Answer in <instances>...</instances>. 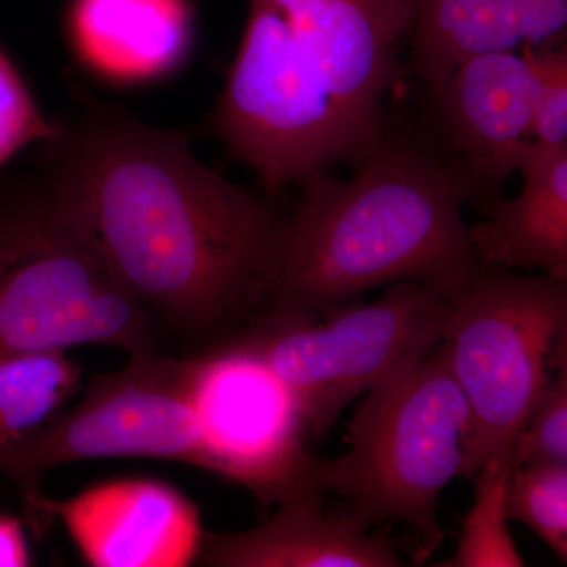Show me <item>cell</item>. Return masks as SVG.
<instances>
[{"instance_id": "7", "label": "cell", "mask_w": 567, "mask_h": 567, "mask_svg": "<svg viewBox=\"0 0 567 567\" xmlns=\"http://www.w3.org/2000/svg\"><path fill=\"white\" fill-rule=\"evenodd\" d=\"M447 289L395 282L374 303L349 301L319 319L267 309L223 344L262 361L292 394L309 435L322 440L358 395L440 341Z\"/></svg>"}, {"instance_id": "14", "label": "cell", "mask_w": 567, "mask_h": 567, "mask_svg": "<svg viewBox=\"0 0 567 567\" xmlns=\"http://www.w3.org/2000/svg\"><path fill=\"white\" fill-rule=\"evenodd\" d=\"M71 40L81 61L115 82L158 80L192 50L185 0H76Z\"/></svg>"}, {"instance_id": "5", "label": "cell", "mask_w": 567, "mask_h": 567, "mask_svg": "<svg viewBox=\"0 0 567 567\" xmlns=\"http://www.w3.org/2000/svg\"><path fill=\"white\" fill-rule=\"evenodd\" d=\"M440 341L472 415L468 480L486 462L513 468L518 432L567 365V279L486 265L447 289Z\"/></svg>"}, {"instance_id": "11", "label": "cell", "mask_w": 567, "mask_h": 567, "mask_svg": "<svg viewBox=\"0 0 567 567\" xmlns=\"http://www.w3.org/2000/svg\"><path fill=\"white\" fill-rule=\"evenodd\" d=\"M25 506L37 516L61 518L93 567H185L197 561L203 548L196 505L158 480L106 481L69 499L39 495Z\"/></svg>"}, {"instance_id": "9", "label": "cell", "mask_w": 567, "mask_h": 567, "mask_svg": "<svg viewBox=\"0 0 567 567\" xmlns=\"http://www.w3.org/2000/svg\"><path fill=\"white\" fill-rule=\"evenodd\" d=\"M429 92V117L420 126L466 175L472 204L487 215L536 142L532 58L525 50L473 55Z\"/></svg>"}, {"instance_id": "6", "label": "cell", "mask_w": 567, "mask_h": 567, "mask_svg": "<svg viewBox=\"0 0 567 567\" xmlns=\"http://www.w3.org/2000/svg\"><path fill=\"white\" fill-rule=\"evenodd\" d=\"M212 121L229 155L256 171L270 199L334 164L357 169L379 144L336 106L268 0H251Z\"/></svg>"}, {"instance_id": "1", "label": "cell", "mask_w": 567, "mask_h": 567, "mask_svg": "<svg viewBox=\"0 0 567 567\" xmlns=\"http://www.w3.org/2000/svg\"><path fill=\"white\" fill-rule=\"evenodd\" d=\"M43 145L52 203L183 354L270 308L287 223L274 199L197 159L182 134L111 107L59 123Z\"/></svg>"}, {"instance_id": "20", "label": "cell", "mask_w": 567, "mask_h": 567, "mask_svg": "<svg viewBox=\"0 0 567 567\" xmlns=\"http://www.w3.org/2000/svg\"><path fill=\"white\" fill-rule=\"evenodd\" d=\"M59 132V123L47 118L31 91L0 51V166L29 144H44Z\"/></svg>"}, {"instance_id": "17", "label": "cell", "mask_w": 567, "mask_h": 567, "mask_svg": "<svg viewBox=\"0 0 567 567\" xmlns=\"http://www.w3.org/2000/svg\"><path fill=\"white\" fill-rule=\"evenodd\" d=\"M511 466L486 462L475 480V502L462 524L456 554L442 567H522V557L505 511V484Z\"/></svg>"}, {"instance_id": "8", "label": "cell", "mask_w": 567, "mask_h": 567, "mask_svg": "<svg viewBox=\"0 0 567 567\" xmlns=\"http://www.w3.org/2000/svg\"><path fill=\"white\" fill-rule=\"evenodd\" d=\"M192 358V390L205 472L248 488L265 507L324 499L308 425L278 377L241 347L221 344Z\"/></svg>"}, {"instance_id": "3", "label": "cell", "mask_w": 567, "mask_h": 567, "mask_svg": "<svg viewBox=\"0 0 567 567\" xmlns=\"http://www.w3.org/2000/svg\"><path fill=\"white\" fill-rule=\"evenodd\" d=\"M347 424L349 451L319 457L317 484L341 496L338 513L365 529L402 524L416 563L442 546L439 503L468 477L472 415L442 341L427 347L365 391Z\"/></svg>"}, {"instance_id": "15", "label": "cell", "mask_w": 567, "mask_h": 567, "mask_svg": "<svg viewBox=\"0 0 567 567\" xmlns=\"http://www.w3.org/2000/svg\"><path fill=\"white\" fill-rule=\"evenodd\" d=\"M518 173L520 194L468 227L473 248L486 265L567 279V145L533 142Z\"/></svg>"}, {"instance_id": "21", "label": "cell", "mask_w": 567, "mask_h": 567, "mask_svg": "<svg viewBox=\"0 0 567 567\" xmlns=\"http://www.w3.org/2000/svg\"><path fill=\"white\" fill-rule=\"evenodd\" d=\"M536 70L533 136L547 147L567 145V52L566 44L522 48Z\"/></svg>"}, {"instance_id": "2", "label": "cell", "mask_w": 567, "mask_h": 567, "mask_svg": "<svg viewBox=\"0 0 567 567\" xmlns=\"http://www.w3.org/2000/svg\"><path fill=\"white\" fill-rule=\"evenodd\" d=\"M300 185L268 309L319 319L382 286L456 287L486 267L462 215L472 185L420 123L386 118L353 178L319 171Z\"/></svg>"}, {"instance_id": "16", "label": "cell", "mask_w": 567, "mask_h": 567, "mask_svg": "<svg viewBox=\"0 0 567 567\" xmlns=\"http://www.w3.org/2000/svg\"><path fill=\"white\" fill-rule=\"evenodd\" d=\"M82 368L63 350L0 352V476L32 436L65 410Z\"/></svg>"}, {"instance_id": "13", "label": "cell", "mask_w": 567, "mask_h": 567, "mask_svg": "<svg viewBox=\"0 0 567 567\" xmlns=\"http://www.w3.org/2000/svg\"><path fill=\"white\" fill-rule=\"evenodd\" d=\"M567 0H416L406 70L436 87L458 63L565 35Z\"/></svg>"}, {"instance_id": "22", "label": "cell", "mask_w": 567, "mask_h": 567, "mask_svg": "<svg viewBox=\"0 0 567 567\" xmlns=\"http://www.w3.org/2000/svg\"><path fill=\"white\" fill-rule=\"evenodd\" d=\"M31 566V551L20 522L0 514V567Z\"/></svg>"}, {"instance_id": "4", "label": "cell", "mask_w": 567, "mask_h": 567, "mask_svg": "<svg viewBox=\"0 0 567 567\" xmlns=\"http://www.w3.org/2000/svg\"><path fill=\"white\" fill-rule=\"evenodd\" d=\"M162 330L52 203L41 174L0 185V352H159Z\"/></svg>"}, {"instance_id": "12", "label": "cell", "mask_w": 567, "mask_h": 567, "mask_svg": "<svg viewBox=\"0 0 567 567\" xmlns=\"http://www.w3.org/2000/svg\"><path fill=\"white\" fill-rule=\"evenodd\" d=\"M324 499L282 503L262 524L233 535L205 536L199 558L212 567H399L401 548L386 533H371Z\"/></svg>"}, {"instance_id": "19", "label": "cell", "mask_w": 567, "mask_h": 567, "mask_svg": "<svg viewBox=\"0 0 567 567\" xmlns=\"http://www.w3.org/2000/svg\"><path fill=\"white\" fill-rule=\"evenodd\" d=\"M533 464H567V365L548 379L514 443L513 466Z\"/></svg>"}, {"instance_id": "18", "label": "cell", "mask_w": 567, "mask_h": 567, "mask_svg": "<svg viewBox=\"0 0 567 567\" xmlns=\"http://www.w3.org/2000/svg\"><path fill=\"white\" fill-rule=\"evenodd\" d=\"M505 511L567 563V464L513 466L505 484Z\"/></svg>"}, {"instance_id": "10", "label": "cell", "mask_w": 567, "mask_h": 567, "mask_svg": "<svg viewBox=\"0 0 567 567\" xmlns=\"http://www.w3.org/2000/svg\"><path fill=\"white\" fill-rule=\"evenodd\" d=\"M328 95L358 132L379 142L383 96L398 76V51L412 31L416 0H268Z\"/></svg>"}]
</instances>
